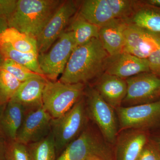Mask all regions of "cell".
<instances>
[{"label":"cell","instance_id":"cell-28","mask_svg":"<svg viewBox=\"0 0 160 160\" xmlns=\"http://www.w3.org/2000/svg\"><path fill=\"white\" fill-rule=\"evenodd\" d=\"M6 160H31L27 145L17 141H8Z\"/></svg>","mask_w":160,"mask_h":160},{"label":"cell","instance_id":"cell-35","mask_svg":"<svg viewBox=\"0 0 160 160\" xmlns=\"http://www.w3.org/2000/svg\"><path fill=\"white\" fill-rule=\"evenodd\" d=\"M3 61H4V59L2 56V55L0 53V67L2 66V63Z\"/></svg>","mask_w":160,"mask_h":160},{"label":"cell","instance_id":"cell-19","mask_svg":"<svg viewBox=\"0 0 160 160\" xmlns=\"http://www.w3.org/2000/svg\"><path fill=\"white\" fill-rule=\"evenodd\" d=\"M78 13L99 28L115 19L107 0L82 1L79 6Z\"/></svg>","mask_w":160,"mask_h":160},{"label":"cell","instance_id":"cell-16","mask_svg":"<svg viewBox=\"0 0 160 160\" xmlns=\"http://www.w3.org/2000/svg\"><path fill=\"white\" fill-rule=\"evenodd\" d=\"M93 87L114 109L122 106L127 93L126 79L105 72L97 79Z\"/></svg>","mask_w":160,"mask_h":160},{"label":"cell","instance_id":"cell-11","mask_svg":"<svg viewBox=\"0 0 160 160\" xmlns=\"http://www.w3.org/2000/svg\"><path fill=\"white\" fill-rule=\"evenodd\" d=\"M125 38L123 52L141 58L148 59L160 48V33L144 29L128 21Z\"/></svg>","mask_w":160,"mask_h":160},{"label":"cell","instance_id":"cell-15","mask_svg":"<svg viewBox=\"0 0 160 160\" xmlns=\"http://www.w3.org/2000/svg\"><path fill=\"white\" fill-rule=\"evenodd\" d=\"M48 79L42 75L30 78L21 83L11 100L22 105L26 112L43 107V93Z\"/></svg>","mask_w":160,"mask_h":160},{"label":"cell","instance_id":"cell-6","mask_svg":"<svg viewBox=\"0 0 160 160\" xmlns=\"http://www.w3.org/2000/svg\"><path fill=\"white\" fill-rule=\"evenodd\" d=\"M103 137L88 126L62 151L56 160H110V147Z\"/></svg>","mask_w":160,"mask_h":160},{"label":"cell","instance_id":"cell-8","mask_svg":"<svg viewBox=\"0 0 160 160\" xmlns=\"http://www.w3.org/2000/svg\"><path fill=\"white\" fill-rule=\"evenodd\" d=\"M115 110L121 130L146 131L160 123V99L136 106H121Z\"/></svg>","mask_w":160,"mask_h":160},{"label":"cell","instance_id":"cell-29","mask_svg":"<svg viewBox=\"0 0 160 160\" xmlns=\"http://www.w3.org/2000/svg\"><path fill=\"white\" fill-rule=\"evenodd\" d=\"M137 160H160V151L154 141L149 140Z\"/></svg>","mask_w":160,"mask_h":160},{"label":"cell","instance_id":"cell-21","mask_svg":"<svg viewBox=\"0 0 160 160\" xmlns=\"http://www.w3.org/2000/svg\"><path fill=\"white\" fill-rule=\"evenodd\" d=\"M99 27L88 22L78 12L66 31L71 32L77 47L88 43L93 38H99Z\"/></svg>","mask_w":160,"mask_h":160},{"label":"cell","instance_id":"cell-26","mask_svg":"<svg viewBox=\"0 0 160 160\" xmlns=\"http://www.w3.org/2000/svg\"><path fill=\"white\" fill-rule=\"evenodd\" d=\"M115 19L129 20L137 10L141 2L131 0H107Z\"/></svg>","mask_w":160,"mask_h":160},{"label":"cell","instance_id":"cell-2","mask_svg":"<svg viewBox=\"0 0 160 160\" xmlns=\"http://www.w3.org/2000/svg\"><path fill=\"white\" fill-rule=\"evenodd\" d=\"M61 2L58 0H18L15 11L7 21L8 27L37 38Z\"/></svg>","mask_w":160,"mask_h":160},{"label":"cell","instance_id":"cell-25","mask_svg":"<svg viewBox=\"0 0 160 160\" xmlns=\"http://www.w3.org/2000/svg\"><path fill=\"white\" fill-rule=\"evenodd\" d=\"M21 83L12 74L0 67V105L5 106L9 102Z\"/></svg>","mask_w":160,"mask_h":160},{"label":"cell","instance_id":"cell-3","mask_svg":"<svg viewBox=\"0 0 160 160\" xmlns=\"http://www.w3.org/2000/svg\"><path fill=\"white\" fill-rule=\"evenodd\" d=\"M88 115L84 95L70 110L57 118L52 119L51 132L57 152L78 137L88 126Z\"/></svg>","mask_w":160,"mask_h":160},{"label":"cell","instance_id":"cell-4","mask_svg":"<svg viewBox=\"0 0 160 160\" xmlns=\"http://www.w3.org/2000/svg\"><path fill=\"white\" fill-rule=\"evenodd\" d=\"M82 83L66 84L48 80L43 93V107L52 119L65 114L84 94Z\"/></svg>","mask_w":160,"mask_h":160},{"label":"cell","instance_id":"cell-36","mask_svg":"<svg viewBox=\"0 0 160 160\" xmlns=\"http://www.w3.org/2000/svg\"><path fill=\"white\" fill-rule=\"evenodd\" d=\"M5 106H5H2V105H0V117H1V114H2V112L3 109H4Z\"/></svg>","mask_w":160,"mask_h":160},{"label":"cell","instance_id":"cell-30","mask_svg":"<svg viewBox=\"0 0 160 160\" xmlns=\"http://www.w3.org/2000/svg\"><path fill=\"white\" fill-rule=\"evenodd\" d=\"M18 0H0V18L8 21L14 13Z\"/></svg>","mask_w":160,"mask_h":160},{"label":"cell","instance_id":"cell-32","mask_svg":"<svg viewBox=\"0 0 160 160\" xmlns=\"http://www.w3.org/2000/svg\"><path fill=\"white\" fill-rule=\"evenodd\" d=\"M8 141L0 134V160H6V152Z\"/></svg>","mask_w":160,"mask_h":160},{"label":"cell","instance_id":"cell-18","mask_svg":"<svg viewBox=\"0 0 160 160\" xmlns=\"http://www.w3.org/2000/svg\"><path fill=\"white\" fill-rule=\"evenodd\" d=\"M25 114L23 106L14 100L5 105L0 117V134L7 141L16 140Z\"/></svg>","mask_w":160,"mask_h":160},{"label":"cell","instance_id":"cell-9","mask_svg":"<svg viewBox=\"0 0 160 160\" xmlns=\"http://www.w3.org/2000/svg\"><path fill=\"white\" fill-rule=\"evenodd\" d=\"M74 1H62L51 19L37 38L38 54L48 51L66 31L79 6Z\"/></svg>","mask_w":160,"mask_h":160},{"label":"cell","instance_id":"cell-23","mask_svg":"<svg viewBox=\"0 0 160 160\" xmlns=\"http://www.w3.org/2000/svg\"><path fill=\"white\" fill-rule=\"evenodd\" d=\"M0 53L4 59L11 60L36 73L44 76L39 65L38 53L21 52L15 50L10 45L3 43H0Z\"/></svg>","mask_w":160,"mask_h":160},{"label":"cell","instance_id":"cell-12","mask_svg":"<svg viewBox=\"0 0 160 160\" xmlns=\"http://www.w3.org/2000/svg\"><path fill=\"white\" fill-rule=\"evenodd\" d=\"M52 119L43 107L27 112L16 141L28 145L43 139L51 132Z\"/></svg>","mask_w":160,"mask_h":160},{"label":"cell","instance_id":"cell-34","mask_svg":"<svg viewBox=\"0 0 160 160\" xmlns=\"http://www.w3.org/2000/svg\"><path fill=\"white\" fill-rule=\"evenodd\" d=\"M154 141L156 144L157 146L160 151V137L157 138L156 140Z\"/></svg>","mask_w":160,"mask_h":160},{"label":"cell","instance_id":"cell-17","mask_svg":"<svg viewBox=\"0 0 160 160\" xmlns=\"http://www.w3.org/2000/svg\"><path fill=\"white\" fill-rule=\"evenodd\" d=\"M127 25V20L115 19L100 27L99 39L109 56H114L123 52Z\"/></svg>","mask_w":160,"mask_h":160},{"label":"cell","instance_id":"cell-7","mask_svg":"<svg viewBox=\"0 0 160 160\" xmlns=\"http://www.w3.org/2000/svg\"><path fill=\"white\" fill-rule=\"evenodd\" d=\"M75 48L72 33L66 31L48 51L38 54L39 65L47 79L56 81L62 75Z\"/></svg>","mask_w":160,"mask_h":160},{"label":"cell","instance_id":"cell-31","mask_svg":"<svg viewBox=\"0 0 160 160\" xmlns=\"http://www.w3.org/2000/svg\"><path fill=\"white\" fill-rule=\"evenodd\" d=\"M150 72L160 78V48L148 59Z\"/></svg>","mask_w":160,"mask_h":160},{"label":"cell","instance_id":"cell-13","mask_svg":"<svg viewBox=\"0 0 160 160\" xmlns=\"http://www.w3.org/2000/svg\"><path fill=\"white\" fill-rule=\"evenodd\" d=\"M148 72L150 70L148 59L141 58L122 52L114 56H109L105 73L126 79Z\"/></svg>","mask_w":160,"mask_h":160},{"label":"cell","instance_id":"cell-10","mask_svg":"<svg viewBox=\"0 0 160 160\" xmlns=\"http://www.w3.org/2000/svg\"><path fill=\"white\" fill-rule=\"evenodd\" d=\"M127 93L122 106L153 102L160 99V78L151 72L126 79Z\"/></svg>","mask_w":160,"mask_h":160},{"label":"cell","instance_id":"cell-5","mask_svg":"<svg viewBox=\"0 0 160 160\" xmlns=\"http://www.w3.org/2000/svg\"><path fill=\"white\" fill-rule=\"evenodd\" d=\"M84 97L88 118L97 126L102 137L108 144H115L118 135L115 110L93 87L85 88Z\"/></svg>","mask_w":160,"mask_h":160},{"label":"cell","instance_id":"cell-1","mask_svg":"<svg viewBox=\"0 0 160 160\" xmlns=\"http://www.w3.org/2000/svg\"><path fill=\"white\" fill-rule=\"evenodd\" d=\"M109 57L99 38H93L75 48L59 81L85 85L97 79L105 72Z\"/></svg>","mask_w":160,"mask_h":160},{"label":"cell","instance_id":"cell-37","mask_svg":"<svg viewBox=\"0 0 160 160\" xmlns=\"http://www.w3.org/2000/svg\"><path fill=\"white\" fill-rule=\"evenodd\" d=\"M90 160H104L100 158H95L92 159H91Z\"/></svg>","mask_w":160,"mask_h":160},{"label":"cell","instance_id":"cell-14","mask_svg":"<svg viewBox=\"0 0 160 160\" xmlns=\"http://www.w3.org/2000/svg\"><path fill=\"white\" fill-rule=\"evenodd\" d=\"M122 131L115 143L117 160H137L149 140L147 131L133 129Z\"/></svg>","mask_w":160,"mask_h":160},{"label":"cell","instance_id":"cell-22","mask_svg":"<svg viewBox=\"0 0 160 160\" xmlns=\"http://www.w3.org/2000/svg\"><path fill=\"white\" fill-rule=\"evenodd\" d=\"M127 21L144 29L160 33V8L141 2L134 14Z\"/></svg>","mask_w":160,"mask_h":160},{"label":"cell","instance_id":"cell-27","mask_svg":"<svg viewBox=\"0 0 160 160\" xmlns=\"http://www.w3.org/2000/svg\"><path fill=\"white\" fill-rule=\"evenodd\" d=\"M1 67L12 74L21 83L40 75L11 60L4 59Z\"/></svg>","mask_w":160,"mask_h":160},{"label":"cell","instance_id":"cell-33","mask_svg":"<svg viewBox=\"0 0 160 160\" xmlns=\"http://www.w3.org/2000/svg\"><path fill=\"white\" fill-rule=\"evenodd\" d=\"M8 27V22L6 20L0 18V33L7 29Z\"/></svg>","mask_w":160,"mask_h":160},{"label":"cell","instance_id":"cell-24","mask_svg":"<svg viewBox=\"0 0 160 160\" xmlns=\"http://www.w3.org/2000/svg\"><path fill=\"white\" fill-rule=\"evenodd\" d=\"M27 146L31 160H56V149L51 132L43 139Z\"/></svg>","mask_w":160,"mask_h":160},{"label":"cell","instance_id":"cell-20","mask_svg":"<svg viewBox=\"0 0 160 160\" xmlns=\"http://www.w3.org/2000/svg\"><path fill=\"white\" fill-rule=\"evenodd\" d=\"M0 43L8 44L21 52L38 53L36 38L11 27L0 33Z\"/></svg>","mask_w":160,"mask_h":160}]
</instances>
